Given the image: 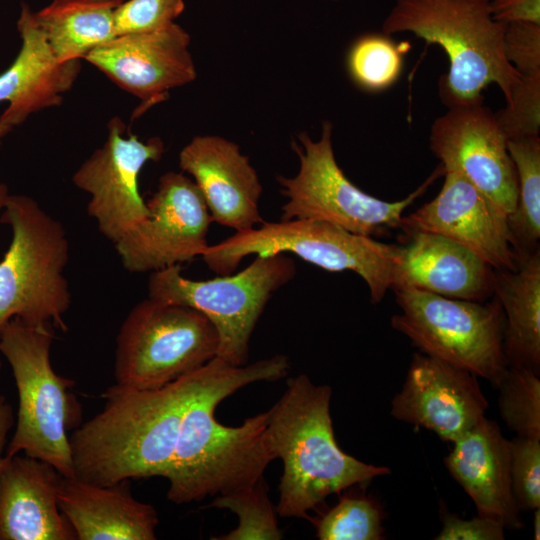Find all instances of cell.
Segmentation results:
<instances>
[{
	"instance_id": "obj_12",
	"label": "cell",
	"mask_w": 540,
	"mask_h": 540,
	"mask_svg": "<svg viewBox=\"0 0 540 540\" xmlns=\"http://www.w3.org/2000/svg\"><path fill=\"white\" fill-rule=\"evenodd\" d=\"M147 206L149 216L114 243L127 271L151 273L204 253L213 221L193 180L182 173H164Z\"/></svg>"
},
{
	"instance_id": "obj_14",
	"label": "cell",
	"mask_w": 540,
	"mask_h": 540,
	"mask_svg": "<svg viewBox=\"0 0 540 540\" xmlns=\"http://www.w3.org/2000/svg\"><path fill=\"white\" fill-rule=\"evenodd\" d=\"M483 102L450 107L436 118L429 147L445 172L460 173L510 215L518 195L516 169L495 114Z\"/></svg>"
},
{
	"instance_id": "obj_31",
	"label": "cell",
	"mask_w": 540,
	"mask_h": 540,
	"mask_svg": "<svg viewBox=\"0 0 540 540\" xmlns=\"http://www.w3.org/2000/svg\"><path fill=\"white\" fill-rule=\"evenodd\" d=\"M505 108L495 114L507 140L539 136L540 72L520 77Z\"/></svg>"
},
{
	"instance_id": "obj_2",
	"label": "cell",
	"mask_w": 540,
	"mask_h": 540,
	"mask_svg": "<svg viewBox=\"0 0 540 540\" xmlns=\"http://www.w3.org/2000/svg\"><path fill=\"white\" fill-rule=\"evenodd\" d=\"M200 369L158 389L110 386L102 410L69 437L73 478L111 485L164 477Z\"/></svg>"
},
{
	"instance_id": "obj_7",
	"label": "cell",
	"mask_w": 540,
	"mask_h": 540,
	"mask_svg": "<svg viewBox=\"0 0 540 540\" xmlns=\"http://www.w3.org/2000/svg\"><path fill=\"white\" fill-rule=\"evenodd\" d=\"M400 246L381 243L323 220L263 221L209 245L201 255L218 275L232 274L249 255L293 253L326 271H353L367 284L371 302L392 288Z\"/></svg>"
},
{
	"instance_id": "obj_33",
	"label": "cell",
	"mask_w": 540,
	"mask_h": 540,
	"mask_svg": "<svg viewBox=\"0 0 540 540\" xmlns=\"http://www.w3.org/2000/svg\"><path fill=\"white\" fill-rule=\"evenodd\" d=\"M184 8L183 0L123 1L115 11L116 36L162 29L173 23Z\"/></svg>"
},
{
	"instance_id": "obj_1",
	"label": "cell",
	"mask_w": 540,
	"mask_h": 540,
	"mask_svg": "<svg viewBox=\"0 0 540 540\" xmlns=\"http://www.w3.org/2000/svg\"><path fill=\"white\" fill-rule=\"evenodd\" d=\"M289 369L285 355L242 366L216 356L201 367L164 475L169 482L168 500L178 505L197 502L247 488L263 478L274 460L266 439L268 411L230 427L216 419L215 410L238 389L254 382L278 380Z\"/></svg>"
},
{
	"instance_id": "obj_21",
	"label": "cell",
	"mask_w": 540,
	"mask_h": 540,
	"mask_svg": "<svg viewBox=\"0 0 540 540\" xmlns=\"http://www.w3.org/2000/svg\"><path fill=\"white\" fill-rule=\"evenodd\" d=\"M453 444L444 464L473 500L477 514L498 520L505 529H522L512 489L510 440L499 425L484 417Z\"/></svg>"
},
{
	"instance_id": "obj_28",
	"label": "cell",
	"mask_w": 540,
	"mask_h": 540,
	"mask_svg": "<svg viewBox=\"0 0 540 540\" xmlns=\"http://www.w3.org/2000/svg\"><path fill=\"white\" fill-rule=\"evenodd\" d=\"M211 507L227 509L238 517V525L214 540H279L277 513L268 494L264 477L244 489L215 496Z\"/></svg>"
},
{
	"instance_id": "obj_6",
	"label": "cell",
	"mask_w": 540,
	"mask_h": 540,
	"mask_svg": "<svg viewBox=\"0 0 540 540\" xmlns=\"http://www.w3.org/2000/svg\"><path fill=\"white\" fill-rule=\"evenodd\" d=\"M0 219L12 230L0 261V331L12 318L66 331L71 293L63 275L69 259L64 226L25 195L9 194Z\"/></svg>"
},
{
	"instance_id": "obj_5",
	"label": "cell",
	"mask_w": 540,
	"mask_h": 540,
	"mask_svg": "<svg viewBox=\"0 0 540 540\" xmlns=\"http://www.w3.org/2000/svg\"><path fill=\"white\" fill-rule=\"evenodd\" d=\"M52 328L12 318L0 331V352L11 367L18 393L15 430L5 455L24 453L73 478L67 432L79 425L81 407L70 391L74 381L57 374L51 365Z\"/></svg>"
},
{
	"instance_id": "obj_19",
	"label": "cell",
	"mask_w": 540,
	"mask_h": 540,
	"mask_svg": "<svg viewBox=\"0 0 540 540\" xmlns=\"http://www.w3.org/2000/svg\"><path fill=\"white\" fill-rule=\"evenodd\" d=\"M63 476L49 463L20 453L0 471V540H75L58 506Z\"/></svg>"
},
{
	"instance_id": "obj_41",
	"label": "cell",
	"mask_w": 540,
	"mask_h": 540,
	"mask_svg": "<svg viewBox=\"0 0 540 540\" xmlns=\"http://www.w3.org/2000/svg\"><path fill=\"white\" fill-rule=\"evenodd\" d=\"M0 370H1V362H0Z\"/></svg>"
},
{
	"instance_id": "obj_38",
	"label": "cell",
	"mask_w": 540,
	"mask_h": 540,
	"mask_svg": "<svg viewBox=\"0 0 540 540\" xmlns=\"http://www.w3.org/2000/svg\"><path fill=\"white\" fill-rule=\"evenodd\" d=\"M533 530H534V539L539 540L540 538V509L536 508L533 510Z\"/></svg>"
},
{
	"instance_id": "obj_37",
	"label": "cell",
	"mask_w": 540,
	"mask_h": 540,
	"mask_svg": "<svg viewBox=\"0 0 540 540\" xmlns=\"http://www.w3.org/2000/svg\"><path fill=\"white\" fill-rule=\"evenodd\" d=\"M15 424L13 408L4 395H0V471L5 458L7 438Z\"/></svg>"
},
{
	"instance_id": "obj_15",
	"label": "cell",
	"mask_w": 540,
	"mask_h": 540,
	"mask_svg": "<svg viewBox=\"0 0 540 540\" xmlns=\"http://www.w3.org/2000/svg\"><path fill=\"white\" fill-rule=\"evenodd\" d=\"M190 35L177 23L155 31L117 35L84 58L142 101L139 114L166 99L170 89L197 77Z\"/></svg>"
},
{
	"instance_id": "obj_18",
	"label": "cell",
	"mask_w": 540,
	"mask_h": 540,
	"mask_svg": "<svg viewBox=\"0 0 540 540\" xmlns=\"http://www.w3.org/2000/svg\"><path fill=\"white\" fill-rule=\"evenodd\" d=\"M179 166L193 177L213 222L240 232L264 221L259 212L262 185L236 143L196 136L180 151Z\"/></svg>"
},
{
	"instance_id": "obj_34",
	"label": "cell",
	"mask_w": 540,
	"mask_h": 540,
	"mask_svg": "<svg viewBox=\"0 0 540 540\" xmlns=\"http://www.w3.org/2000/svg\"><path fill=\"white\" fill-rule=\"evenodd\" d=\"M504 53L521 76L540 72V24L506 23Z\"/></svg>"
},
{
	"instance_id": "obj_3",
	"label": "cell",
	"mask_w": 540,
	"mask_h": 540,
	"mask_svg": "<svg viewBox=\"0 0 540 540\" xmlns=\"http://www.w3.org/2000/svg\"><path fill=\"white\" fill-rule=\"evenodd\" d=\"M332 390L300 374L288 381L281 398L268 410L266 439L283 463L279 500L281 517L308 518L328 496L390 474L385 466L367 464L337 444L330 415Z\"/></svg>"
},
{
	"instance_id": "obj_17",
	"label": "cell",
	"mask_w": 540,
	"mask_h": 540,
	"mask_svg": "<svg viewBox=\"0 0 540 540\" xmlns=\"http://www.w3.org/2000/svg\"><path fill=\"white\" fill-rule=\"evenodd\" d=\"M434 199L403 216L405 232L425 231L445 236L474 252L495 270H514L517 256L508 215L463 175L446 171Z\"/></svg>"
},
{
	"instance_id": "obj_8",
	"label": "cell",
	"mask_w": 540,
	"mask_h": 540,
	"mask_svg": "<svg viewBox=\"0 0 540 540\" xmlns=\"http://www.w3.org/2000/svg\"><path fill=\"white\" fill-rule=\"evenodd\" d=\"M401 309L393 329L419 352L465 369L497 388L508 365L504 353L505 318L498 299L471 301L431 292L392 289Z\"/></svg>"
},
{
	"instance_id": "obj_26",
	"label": "cell",
	"mask_w": 540,
	"mask_h": 540,
	"mask_svg": "<svg viewBox=\"0 0 540 540\" xmlns=\"http://www.w3.org/2000/svg\"><path fill=\"white\" fill-rule=\"evenodd\" d=\"M513 160L518 195L508 225L517 257L540 249V137L507 140Z\"/></svg>"
},
{
	"instance_id": "obj_36",
	"label": "cell",
	"mask_w": 540,
	"mask_h": 540,
	"mask_svg": "<svg viewBox=\"0 0 540 540\" xmlns=\"http://www.w3.org/2000/svg\"><path fill=\"white\" fill-rule=\"evenodd\" d=\"M494 20L540 24V0H490Z\"/></svg>"
},
{
	"instance_id": "obj_39",
	"label": "cell",
	"mask_w": 540,
	"mask_h": 540,
	"mask_svg": "<svg viewBox=\"0 0 540 540\" xmlns=\"http://www.w3.org/2000/svg\"><path fill=\"white\" fill-rule=\"evenodd\" d=\"M9 196L7 186L0 182V211L4 208L6 200Z\"/></svg>"
},
{
	"instance_id": "obj_40",
	"label": "cell",
	"mask_w": 540,
	"mask_h": 540,
	"mask_svg": "<svg viewBox=\"0 0 540 540\" xmlns=\"http://www.w3.org/2000/svg\"><path fill=\"white\" fill-rule=\"evenodd\" d=\"M13 129V127L0 122V144L2 139Z\"/></svg>"
},
{
	"instance_id": "obj_20",
	"label": "cell",
	"mask_w": 540,
	"mask_h": 540,
	"mask_svg": "<svg viewBox=\"0 0 540 540\" xmlns=\"http://www.w3.org/2000/svg\"><path fill=\"white\" fill-rule=\"evenodd\" d=\"M392 289L412 288L448 298L485 301L493 295L494 271L465 246L436 233H405Z\"/></svg>"
},
{
	"instance_id": "obj_30",
	"label": "cell",
	"mask_w": 540,
	"mask_h": 540,
	"mask_svg": "<svg viewBox=\"0 0 540 540\" xmlns=\"http://www.w3.org/2000/svg\"><path fill=\"white\" fill-rule=\"evenodd\" d=\"M383 512L380 505L366 495L346 494L316 522L320 540L384 539Z\"/></svg>"
},
{
	"instance_id": "obj_35",
	"label": "cell",
	"mask_w": 540,
	"mask_h": 540,
	"mask_svg": "<svg viewBox=\"0 0 540 540\" xmlns=\"http://www.w3.org/2000/svg\"><path fill=\"white\" fill-rule=\"evenodd\" d=\"M442 529L436 540H503L505 527L498 520L477 514L463 519L457 514L441 510Z\"/></svg>"
},
{
	"instance_id": "obj_42",
	"label": "cell",
	"mask_w": 540,
	"mask_h": 540,
	"mask_svg": "<svg viewBox=\"0 0 540 540\" xmlns=\"http://www.w3.org/2000/svg\"><path fill=\"white\" fill-rule=\"evenodd\" d=\"M334 1H336V0H334Z\"/></svg>"
},
{
	"instance_id": "obj_22",
	"label": "cell",
	"mask_w": 540,
	"mask_h": 540,
	"mask_svg": "<svg viewBox=\"0 0 540 540\" xmlns=\"http://www.w3.org/2000/svg\"><path fill=\"white\" fill-rule=\"evenodd\" d=\"M17 29L21 48L0 74V103H8L0 122L11 127L22 124L33 113L61 105L81 70V60L56 59L26 3L21 5Z\"/></svg>"
},
{
	"instance_id": "obj_10",
	"label": "cell",
	"mask_w": 540,
	"mask_h": 540,
	"mask_svg": "<svg viewBox=\"0 0 540 540\" xmlns=\"http://www.w3.org/2000/svg\"><path fill=\"white\" fill-rule=\"evenodd\" d=\"M219 334L201 312L147 298L125 317L116 337L114 385L164 387L217 356Z\"/></svg>"
},
{
	"instance_id": "obj_16",
	"label": "cell",
	"mask_w": 540,
	"mask_h": 540,
	"mask_svg": "<svg viewBox=\"0 0 540 540\" xmlns=\"http://www.w3.org/2000/svg\"><path fill=\"white\" fill-rule=\"evenodd\" d=\"M488 407L475 374L416 352L391 401V415L453 443L485 417Z\"/></svg>"
},
{
	"instance_id": "obj_13",
	"label": "cell",
	"mask_w": 540,
	"mask_h": 540,
	"mask_svg": "<svg viewBox=\"0 0 540 540\" xmlns=\"http://www.w3.org/2000/svg\"><path fill=\"white\" fill-rule=\"evenodd\" d=\"M108 136L73 174V184L90 195L88 215L99 232L115 243L149 216L139 192L138 178L144 165L161 159L165 146L159 137L146 141L129 133L119 117L108 123Z\"/></svg>"
},
{
	"instance_id": "obj_9",
	"label": "cell",
	"mask_w": 540,
	"mask_h": 540,
	"mask_svg": "<svg viewBox=\"0 0 540 540\" xmlns=\"http://www.w3.org/2000/svg\"><path fill=\"white\" fill-rule=\"evenodd\" d=\"M296 264L285 253L259 254L236 274L195 281L181 275L180 265L150 273L148 297L188 306L204 314L219 334L217 356L245 365L254 328L272 295L290 282Z\"/></svg>"
},
{
	"instance_id": "obj_27",
	"label": "cell",
	"mask_w": 540,
	"mask_h": 540,
	"mask_svg": "<svg viewBox=\"0 0 540 540\" xmlns=\"http://www.w3.org/2000/svg\"><path fill=\"white\" fill-rule=\"evenodd\" d=\"M410 43L396 42L384 33H368L357 38L347 54V70L362 90L381 92L399 79L404 55Z\"/></svg>"
},
{
	"instance_id": "obj_25",
	"label": "cell",
	"mask_w": 540,
	"mask_h": 540,
	"mask_svg": "<svg viewBox=\"0 0 540 540\" xmlns=\"http://www.w3.org/2000/svg\"><path fill=\"white\" fill-rule=\"evenodd\" d=\"M123 1L53 0L33 19L59 62L81 60L116 36L114 16Z\"/></svg>"
},
{
	"instance_id": "obj_11",
	"label": "cell",
	"mask_w": 540,
	"mask_h": 540,
	"mask_svg": "<svg viewBox=\"0 0 540 540\" xmlns=\"http://www.w3.org/2000/svg\"><path fill=\"white\" fill-rule=\"evenodd\" d=\"M298 140L292 142L299 158L298 173L277 177L287 198L282 220H323L356 234L376 235L386 228H400L404 211L445 173L443 165H438L407 197L388 202L365 193L346 177L335 159L330 122L323 123L319 140L306 132Z\"/></svg>"
},
{
	"instance_id": "obj_4",
	"label": "cell",
	"mask_w": 540,
	"mask_h": 540,
	"mask_svg": "<svg viewBox=\"0 0 540 540\" xmlns=\"http://www.w3.org/2000/svg\"><path fill=\"white\" fill-rule=\"evenodd\" d=\"M505 28L490 0H396L382 22L384 34L409 32L443 49L449 69L438 92L448 108L484 101L491 84L508 101L521 75L505 57Z\"/></svg>"
},
{
	"instance_id": "obj_23",
	"label": "cell",
	"mask_w": 540,
	"mask_h": 540,
	"mask_svg": "<svg viewBox=\"0 0 540 540\" xmlns=\"http://www.w3.org/2000/svg\"><path fill=\"white\" fill-rule=\"evenodd\" d=\"M128 480L97 485L62 478L58 506L77 540H154L156 509L135 499Z\"/></svg>"
},
{
	"instance_id": "obj_29",
	"label": "cell",
	"mask_w": 540,
	"mask_h": 540,
	"mask_svg": "<svg viewBox=\"0 0 540 540\" xmlns=\"http://www.w3.org/2000/svg\"><path fill=\"white\" fill-rule=\"evenodd\" d=\"M502 420L518 436L540 438V377L527 367H508L499 383Z\"/></svg>"
},
{
	"instance_id": "obj_32",
	"label": "cell",
	"mask_w": 540,
	"mask_h": 540,
	"mask_svg": "<svg viewBox=\"0 0 540 540\" xmlns=\"http://www.w3.org/2000/svg\"><path fill=\"white\" fill-rule=\"evenodd\" d=\"M510 472L518 508H540V438L516 435L510 440Z\"/></svg>"
},
{
	"instance_id": "obj_24",
	"label": "cell",
	"mask_w": 540,
	"mask_h": 540,
	"mask_svg": "<svg viewBox=\"0 0 540 540\" xmlns=\"http://www.w3.org/2000/svg\"><path fill=\"white\" fill-rule=\"evenodd\" d=\"M493 295L504 313L508 367L540 372V249L517 257L514 270H495Z\"/></svg>"
}]
</instances>
